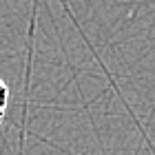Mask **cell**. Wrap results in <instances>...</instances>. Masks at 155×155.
<instances>
[{
  "mask_svg": "<svg viewBox=\"0 0 155 155\" xmlns=\"http://www.w3.org/2000/svg\"><path fill=\"white\" fill-rule=\"evenodd\" d=\"M7 107H9V87H7V82L0 78V122H2L5 115H7Z\"/></svg>",
  "mask_w": 155,
  "mask_h": 155,
  "instance_id": "obj_1",
  "label": "cell"
}]
</instances>
